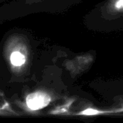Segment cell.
<instances>
[{
  "label": "cell",
  "mask_w": 123,
  "mask_h": 123,
  "mask_svg": "<svg viewBox=\"0 0 123 123\" xmlns=\"http://www.w3.org/2000/svg\"><path fill=\"white\" fill-rule=\"evenodd\" d=\"M51 101L52 97L48 92L37 90L27 94L25 98V105L30 111H37L48 106Z\"/></svg>",
  "instance_id": "cell-2"
},
{
  "label": "cell",
  "mask_w": 123,
  "mask_h": 123,
  "mask_svg": "<svg viewBox=\"0 0 123 123\" xmlns=\"http://www.w3.org/2000/svg\"><path fill=\"white\" fill-rule=\"evenodd\" d=\"M107 111L99 110L94 108H88L84 110H82L81 112L79 113V115H84V116H94V115H99L102 114H106Z\"/></svg>",
  "instance_id": "cell-3"
},
{
  "label": "cell",
  "mask_w": 123,
  "mask_h": 123,
  "mask_svg": "<svg viewBox=\"0 0 123 123\" xmlns=\"http://www.w3.org/2000/svg\"><path fill=\"white\" fill-rule=\"evenodd\" d=\"M113 6L115 10L121 12L123 11V0H115Z\"/></svg>",
  "instance_id": "cell-4"
},
{
  "label": "cell",
  "mask_w": 123,
  "mask_h": 123,
  "mask_svg": "<svg viewBox=\"0 0 123 123\" xmlns=\"http://www.w3.org/2000/svg\"><path fill=\"white\" fill-rule=\"evenodd\" d=\"M4 55L12 71L16 73L22 72L29 63L28 43L22 36L17 35L12 36L4 45Z\"/></svg>",
  "instance_id": "cell-1"
}]
</instances>
